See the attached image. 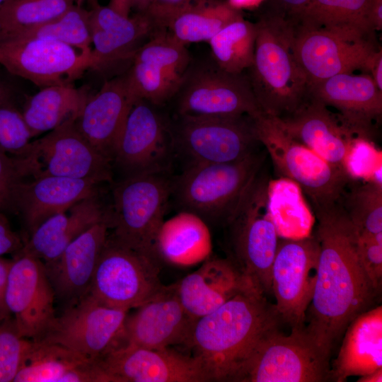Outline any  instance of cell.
Masks as SVG:
<instances>
[{"instance_id": "2e32d148", "label": "cell", "mask_w": 382, "mask_h": 382, "mask_svg": "<svg viewBox=\"0 0 382 382\" xmlns=\"http://www.w3.org/2000/svg\"><path fill=\"white\" fill-rule=\"evenodd\" d=\"M145 100L131 108L114 153V162L125 176L163 173L174 154L175 147L167 120Z\"/></svg>"}, {"instance_id": "9c48e42d", "label": "cell", "mask_w": 382, "mask_h": 382, "mask_svg": "<svg viewBox=\"0 0 382 382\" xmlns=\"http://www.w3.org/2000/svg\"><path fill=\"white\" fill-rule=\"evenodd\" d=\"M175 151L192 163L241 160L259 149L255 117L248 115H177L169 122Z\"/></svg>"}, {"instance_id": "52a82bcc", "label": "cell", "mask_w": 382, "mask_h": 382, "mask_svg": "<svg viewBox=\"0 0 382 382\" xmlns=\"http://www.w3.org/2000/svg\"><path fill=\"white\" fill-rule=\"evenodd\" d=\"M170 195L171 182L163 173L125 176L112 190L110 236L159 262L155 242Z\"/></svg>"}, {"instance_id": "4fadbf2b", "label": "cell", "mask_w": 382, "mask_h": 382, "mask_svg": "<svg viewBox=\"0 0 382 382\" xmlns=\"http://www.w3.org/2000/svg\"><path fill=\"white\" fill-rule=\"evenodd\" d=\"M0 65L38 87L72 83L92 67V55L50 39L0 37Z\"/></svg>"}, {"instance_id": "d4e9b609", "label": "cell", "mask_w": 382, "mask_h": 382, "mask_svg": "<svg viewBox=\"0 0 382 382\" xmlns=\"http://www.w3.org/2000/svg\"><path fill=\"white\" fill-rule=\"evenodd\" d=\"M92 67L101 71L126 59H132L144 40L154 34L146 17L139 13L125 16L98 1L88 10Z\"/></svg>"}, {"instance_id": "484cf974", "label": "cell", "mask_w": 382, "mask_h": 382, "mask_svg": "<svg viewBox=\"0 0 382 382\" xmlns=\"http://www.w3.org/2000/svg\"><path fill=\"white\" fill-rule=\"evenodd\" d=\"M252 285L255 284L237 265L227 259L210 257L197 270L175 283L184 308L195 320Z\"/></svg>"}, {"instance_id": "3957f363", "label": "cell", "mask_w": 382, "mask_h": 382, "mask_svg": "<svg viewBox=\"0 0 382 382\" xmlns=\"http://www.w3.org/2000/svg\"><path fill=\"white\" fill-rule=\"evenodd\" d=\"M255 24L253 62L245 73L262 112L282 118L301 105L309 84L294 53L291 23L262 13Z\"/></svg>"}, {"instance_id": "6da1fadb", "label": "cell", "mask_w": 382, "mask_h": 382, "mask_svg": "<svg viewBox=\"0 0 382 382\" xmlns=\"http://www.w3.org/2000/svg\"><path fill=\"white\" fill-rule=\"evenodd\" d=\"M320 252L317 278L303 330L330 360L347 326L370 309L379 291L360 261L358 233L338 203L315 212Z\"/></svg>"}, {"instance_id": "e0dca14e", "label": "cell", "mask_w": 382, "mask_h": 382, "mask_svg": "<svg viewBox=\"0 0 382 382\" xmlns=\"http://www.w3.org/2000/svg\"><path fill=\"white\" fill-rule=\"evenodd\" d=\"M55 296L44 262L19 251L11 262L6 303L19 334L40 340L56 318Z\"/></svg>"}, {"instance_id": "db71d44e", "label": "cell", "mask_w": 382, "mask_h": 382, "mask_svg": "<svg viewBox=\"0 0 382 382\" xmlns=\"http://www.w3.org/2000/svg\"><path fill=\"white\" fill-rule=\"evenodd\" d=\"M110 7L117 12L125 15L129 16L131 8V0H110L108 4Z\"/></svg>"}, {"instance_id": "83f0119b", "label": "cell", "mask_w": 382, "mask_h": 382, "mask_svg": "<svg viewBox=\"0 0 382 382\" xmlns=\"http://www.w3.org/2000/svg\"><path fill=\"white\" fill-rule=\"evenodd\" d=\"M13 382H110L95 359L61 345L32 340Z\"/></svg>"}, {"instance_id": "44dd1931", "label": "cell", "mask_w": 382, "mask_h": 382, "mask_svg": "<svg viewBox=\"0 0 382 382\" xmlns=\"http://www.w3.org/2000/svg\"><path fill=\"white\" fill-rule=\"evenodd\" d=\"M135 309L127 316L123 344L151 349L187 346L196 320L184 308L175 284L163 285Z\"/></svg>"}, {"instance_id": "8d00e7d4", "label": "cell", "mask_w": 382, "mask_h": 382, "mask_svg": "<svg viewBox=\"0 0 382 382\" xmlns=\"http://www.w3.org/2000/svg\"><path fill=\"white\" fill-rule=\"evenodd\" d=\"M76 0H7L0 6V37L18 35L51 21Z\"/></svg>"}, {"instance_id": "94428289", "label": "cell", "mask_w": 382, "mask_h": 382, "mask_svg": "<svg viewBox=\"0 0 382 382\" xmlns=\"http://www.w3.org/2000/svg\"><path fill=\"white\" fill-rule=\"evenodd\" d=\"M7 0H0V6L4 4L5 1H6Z\"/></svg>"}, {"instance_id": "603a6c76", "label": "cell", "mask_w": 382, "mask_h": 382, "mask_svg": "<svg viewBox=\"0 0 382 382\" xmlns=\"http://www.w3.org/2000/svg\"><path fill=\"white\" fill-rule=\"evenodd\" d=\"M275 118L294 139L330 163L342 168L353 141L361 138L343 122L337 112L331 111L309 92L294 112Z\"/></svg>"}, {"instance_id": "60d3db41", "label": "cell", "mask_w": 382, "mask_h": 382, "mask_svg": "<svg viewBox=\"0 0 382 382\" xmlns=\"http://www.w3.org/2000/svg\"><path fill=\"white\" fill-rule=\"evenodd\" d=\"M132 59L160 66L180 76L191 62L185 45L175 41L166 31L153 34L139 48Z\"/></svg>"}, {"instance_id": "d590c367", "label": "cell", "mask_w": 382, "mask_h": 382, "mask_svg": "<svg viewBox=\"0 0 382 382\" xmlns=\"http://www.w3.org/2000/svg\"><path fill=\"white\" fill-rule=\"evenodd\" d=\"M257 27L243 17L228 24L209 44L215 64L222 70L242 74L253 62Z\"/></svg>"}, {"instance_id": "7dc6e473", "label": "cell", "mask_w": 382, "mask_h": 382, "mask_svg": "<svg viewBox=\"0 0 382 382\" xmlns=\"http://www.w3.org/2000/svg\"><path fill=\"white\" fill-rule=\"evenodd\" d=\"M205 0H151L142 13L150 22L154 34L166 31L172 19L178 13Z\"/></svg>"}, {"instance_id": "f546056e", "label": "cell", "mask_w": 382, "mask_h": 382, "mask_svg": "<svg viewBox=\"0 0 382 382\" xmlns=\"http://www.w3.org/2000/svg\"><path fill=\"white\" fill-rule=\"evenodd\" d=\"M339 353L330 367L331 380L368 375L382 368V306L357 316L347 326Z\"/></svg>"}, {"instance_id": "bcb514c9", "label": "cell", "mask_w": 382, "mask_h": 382, "mask_svg": "<svg viewBox=\"0 0 382 382\" xmlns=\"http://www.w3.org/2000/svg\"><path fill=\"white\" fill-rule=\"evenodd\" d=\"M16 158L0 154V212H14L18 185L25 179Z\"/></svg>"}, {"instance_id": "b9f144b4", "label": "cell", "mask_w": 382, "mask_h": 382, "mask_svg": "<svg viewBox=\"0 0 382 382\" xmlns=\"http://www.w3.org/2000/svg\"><path fill=\"white\" fill-rule=\"evenodd\" d=\"M30 343L19 334L13 316L0 320V382H13Z\"/></svg>"}, {"instance_id": "7c38bea8", "label": "cell", "mask_w": 382, "mask_h": 382, "mask_svg": "<svg viewBox=\"0 0 382 382\" xmlns=\"http://www.w3.org/2000/svg\"><path fill=\"white\" fill-rule=\"evenodd\" d=\"M159 270L158 261L120 243L109 234L88 294L105 306L129 311L163 286Z\"/></svg>"}, {"instance_id": "ac0fdd59", "label": "cell", "mask_w": 382, "mask_h": 382, "mask_svg": "<svg viewBox=\"0 0 382 382\" xmlns=\"http://www.w3.org/2000/svg\"><path fill=\"white\" fill-rule=\"evenodd\" d=\"M293 29L294 53L309 86L357 70L368 74L370 60L381 48L376 37L351 38L325 30Z\"/></svg>"}, {"instance_id": "11a10c76", "label": "cell", "mask_w": 382, "mask_h": 382, "mask_svg": "<svg viewBox=\"0 0 382 382\" xmlns=\"http://www.w3.org/2000/svg\"><path fill=\"white\" fill-rule=\"evenodd\" d=\"M235 8L241 10L244 8H255L264 3L265 0H228Z\"/></svg>"}, {"instance_id": "7402d4cb", "label": "cell", "mask_w": 382, "mask_h": 382, "mask_svg": "<svg viewBox=\"0 0 382 382\" xmlns=\"http://www.w3.org/2000/svg\"><path fill=\"white\" fill-rule=\"evenodd\" d=\"M110 228L109 217L82 233L57 259L44 263L55 299L64 308L74 305L88 294Z\"/></svg>"}, {"instance_id": "ee69618b", "label": "cell", "mask_w": 382, "mask_h": 382, "mask_svg": "<svg viewBox=\"0 0 382 382\" xmlns=\"http://www.w3.org/2000/svg\"><path fill=\"white\" fill-rule=\"evenodd\" d=\"M382 168V151L374 141L356 139L343 163V168L353 180L372 181L375 172Z\"/></svg>"}, {"instance_id": "8fae6325", "label": "cell", "mask_w": 382, "mask_h": 382, "mask_svg": "<svg viewBox=\"0 0 382 382\" xmlns=\"http://www.w3.org/2000/svg\"><path fill=\"white\" fill-rule=\"evenodd\" d=\"M71 119L31 141L27 154L17 158L25 178L60 176L98 184L111 182L112 161L100 154Z\"/></svg>"}, {"instance_id": "f35d334b", "label": "cell", "mask_w": 382, "mask_h": 382, "mask_svg": "<svg viewBox=\"0 0 382 382\" xmlns=\"http://www.w3.org/2000/svg\"><path fill=\"white\" fill-rule=\"evenodd\" d=\"M12 36L50 39L69 45L83 54L92 55L88 10L78 4L51 21Z\"/></svg>"}, {"instance_id": "5bb4252c", "label": "cell", "mask_w": 382, "mask_h": 382, "mask_svg": "<svg viewBox=\"0 0 382 382\" xmlns=\"http://www.w3.org/2000/svg\"><path fill=\"white\" fill-rule=\"evenodd\" d=\"M128 313L105 306L88 294L56 316L39 340L61 345L98 361L124 343Z\"/></svg>"}, {"instance_id": "9f6ffc18", "label": "cell", "mask_w": 382, "mask_h": 382, "mask_svg": "<svg viewBox=\"0 0 382 382\" xmlns=\"http://www.w3.org/2000/svg\"><path fill=\"white\" fill-rule=\"evenodd\" d=\"M358 382H381L382 381V368L371 373L368 375L360 376Z\"/></svg>"}, {"instance_id": "4316f807", "label": "cell", "mask_w": 382, "mask_h": 382, "mask_svg": "<svg viewBox=\"0 0 382 382\" xmlns=\"http://www.w3.org/2000/svg\"><path fill=\"white\" fill-rule=\"evenodd\" d=\"M98 185L88 180L51 175L24 180L16 188V213L22 216L29 235L52 216L98 194Z\"/></svg>"}, {"instance_id": "836d02e7", "label": "cell", "mask_w": 382, "mask_h": 382, "mask_svg": "<svg viewBox=\"0 0 382 382\" xmlns=\"http://www.w3.org/2000/svg\"><path fill=\"white\" fill-rule=\"evenodd\" d=\"M267 209L279 238L299 240L312 235L315 217L294 181L284 177L269 180Z\"/></svg>"}, {"instance_id": "30bf717a", "label": "cell", "mask_w": 382, "mask_h": 382, "mask_svg": "<svg viewBox=\"0 0 382 382\" xmlns=\"http://www.w3.org/2000/svg\"><path fill=\"white\" fill-rule=\"evenodd\" d=\"M170 100L177 115L219 116L262 114L245 73L232 74L213 64H191Z\"/></svg>"}, {"instance_id": "ba28073f", "label": "cell", "mask_w": 382, "mask_h": 382, "mask_svg": "<svg viewBox=\"0 0 382 382\" xmlns=\"http://www.w3.org/2000/svg\"><path fill=\"white\" fill-rule=\"evenodd\" d=\"M268 182L262 168L226 223L237 265L265 294L272 292V268L279 241L267 209Z\"/></svg>"}, {"instance_id": "ab89813d", "label": "cell", "mask_w": 382, "mask_h": 382, "mask_svg": "<svg viewBox=\"0 0 382 382\" xmlns=\"http://www.w3.org/2000/svg\"><path fill=\"white\" fill-rule=\"evenodd\" d=\"M125 73L135 98L156 106L170 101L181 78L160 66L135 59Z\"/></svg>"}, {"instance_id": "d6a6232c", "label": "cell", "mask_w": 382, "mask_h": 382, "mask_svg": "<svg viewBox=\"0 0 382 382\" xmlns=\"http://www.w3.org/2000/svg\"><path fill=\"white\" fill-rule=\"evenodd\" d=\"M89 96L87 88L73 83L41 88L28 99L21 112L32 137L76 119Z\"/></svg>"}, {"instance_id": "5b68a950", "label": "cell", "mask_w": 382, "mask_h": 382, "mask_svg": "<svg viewBox=\"0 0 382 382\" xmlns=\"http://www.w3.org/2000/svg\"><path fill=\"white\" fill-rule=\"evenodd\" d=\"M278 323L253 342L230 381L323 382L331 380L330 360L305 333L292 329L281 333Z\"/></svg>"}, {"instance_id": "1f68e13d", "label": "cell", "mask_w": 382, "mask_h": 382, "mask_svg": "<svg viewBox=\"0 0 382 382\" xmlns=\"http://www.w3.org/2000/svg\"><path fill=\"white\" fill-rule=\"evenodd\" d=\"M371 0H309L289 22L294 28L319 30L351 38L376 37L368 13Z\"/></svg>"}, {"instance_id": "e575fe53", "label": "cell", "mask_w": 382, "mask_h": 382, "mask_svg": "<svg viewBox=\"0 0 382 382\" xmlns=\"http://www.w3.org/2000/svg\"><path fill=\"white\" fill-rule=\"evenodd\" d=\"M242 17L241 11L228 1L205 0L175 16L166 32L175 41L185 46L189 43L209 42L228 24Z\"/></svg>"}, {"instance_id": "816d5d0a", "label": "cell", "mask_w": 382, "mask_h": 382, "mask_svg": "<svg viewBox=\"0 0 382 382\" xmlns=\"http://www.w3.org/2000/svg\"><path fill=\"white\" fill-rule=\"evenodd\" d=\"M368 74L372 77L377 87L382 91V49L379 48L372 56Z\"/></svg>"}, {"instance_id": "7bdbcfd3", "label": "cell", "mask_w": 382, "mask_h": 382, "mask_svg": "<svg viewBox=\"0 0 382 382\" xmlns=\"http://www.w3.org/2000/svg\"><path fill=\"white\" fill-rule=\"evenodd\" d=\"M33 139L19 112L10 103L0 105V154L13 158L25 156Z\"/></svg>"}, {"instance_id": "277c9868", "label": "cell", "mask_w": 382, "mask_h": 382, "mask_svg": "<svg viewBox=\"0 0 382 382\" xmlns=\"http://www.w3.org/2000/svg\"><path fill=\"white\" fill-rule=\"evenodd\" d=\"M267 155L258 149L233 162L187 164L171 182V195L180 211L195 214L207 223L226 224Z\"/></svg>"}, {"instance_id": "6f0895ef", "label": "cell", "mask_w": 382, "mask_h": 382, "mask_svg": "<svg viewBox=\"0 0 382 382\" xmlns=\"http://www.w3.org/2000/svg\"><path fill=\"white\" fill-rule=\"evenodd\" d=\"M151 0H131V8L135 13H142L147 8Z\"/></svg>"}, {"instance_id": "9a60e30c", "label": "cell", "mask_w": 382, "mask_h": 382, "mask_svg": "<svg viewBox=\"0 0 382 382\" xmlns=\"http://www.w3.org/2000/svg\"><path fill=\"white\" fill-rule=\"evenodd\" d=\"M320 245L316 237L282 238L272 268V291L280 318L292 329L305 327L306 312L315 289Z\"/></svg>"}, {"instance_id": "8992f818", "label": "cell", "mask_w": 382, "mask_h": 382, "mask_svg": "<svg viewBox=\"0 0 382 382\" xmlns=\"http://www.w3.org/2000/svg\"><path fill=\"white\" fill-rule=\"evenodd\" d=\"M258 141L281 177L299 185L315 212L332 207L353 181L345 170L330 163L291 137L275 117L263 113L255 117Z\"/></svg>"}, {"instance_id": "7a4b0ae2", "label": "cell", "mask_w": 382, "mask_h": 382, "mask_svg": "<svg viewBox=\"0 0 382 382\" xmlns=\"http://www.w3.org/2000/svg\"><path fill=\"white\" fill-rule=\"evenodd\" d=\"M265 295L250 286L195 320L187 346L210 381H230L259 335L280 320Z\"/></svg>"}, {"instance_id": "681fc988", "label": "cell", "mask_w": 382, "mask_h": 382, "mask_svg": "<svg viewBox=\"0 0 382 382\" xmlns=\"http://www.w3.org/2000/svg\"><path fill=\"white\" fill-rule=\"evenodd\" d=\"M309 0H265L266 9L263 13L292 20Z\"/></svg>"}, {"instance_id": "c3c4849f", "label": "cell", "mask_w": 382, "mask_h": 382, "mask_svg": "<svg viewBox=\"0 0 382 382\" xmlns=\"http://www.w3.org/2000/svg\"><path fill=\"white\" fill-rule=\"evenodd\" d=\"M24 241L13 231L5 214L0 212V256L16 255L23 248Z\"/></svg>"}, {"instance_id": "680465c9", "label": "cell", "mask_w": 382, "mask_h": 382, "mask_svg": "<svg viewBox=\"0 0 382 382\" xmlns=\"http://www.w3.org/2000/svg\"><path fill=\"white\" fill-rule=\"evenodd\" d=\"M10 92L8 87L0 80V105L9 103Z\"/></svg>"}, {"instance_id": "f5cc1de1", "label": "cell", "mask_w": 382, "mask_h": 382, "mask_svg": "<svg viewBox=\"0 0 382 382\" xmlns=\"http://www.w3.org/2000/svg\"><path fill=\"white\" fill-rule=\"evenodd\" d=\"M368 18L374 30L376 32L382 30V0H371Z\"/></svg>"}, {"instance_id": "91938a15", "label": "cell", "mask_w": 382, "mask_h": 382, "mask_svg": "<svg viewBox=\"0 0 382 382\" xmlns=\"http://www.w3.org/2000/svg\"><path fill=\"white\" fill-rule=\"evenodd\" d=\"M84 1H85V0H76V4L82 6V4H83V3ZM89 1H91V4L98 1L97 0H89Z\"/></svg>"}, {"instance_id": "f6af8a7d", "label": "cell", "mask_w": 382, "mask_h": 382, "mask_svg": "<svg viewBox=\"0 0 382 382\" xmlns=\"http://www.w3.org/2000/svg\"><path fill=\"white\" fill-rule=\"evenodd\" d=\"M358 252L367 276L379 291L382 280V232L374 235H358Z\"/></svg>"}, {"instance_id": "d6986e66", "label": "cell", "mask_w": 382, "mask_h": 382, "mask_svg": "<svg viewBox=\"0 0 382 382\" xmlns=\"http://www.w3.org/2000/svg\"><path fill=\"white\" fill-rule=\"evenodd\" d=\"M97 361L110 382L210 381L197 358L170 347L122 344Z\"/></svg>"}, {"instance_id": "f1b7e54d", "label": "cell", "mask_w": 382, "mask_h": 382, "mask_svg": "<svg viewBox=\"0 0 382 382\" xmlns=\"http://www.w3.org/2000/svg\"><path fill=\"white\" fill-rule=\"evenodd\" d=\"M110 213V209L103 207L98 194L85 198L40 224L25 239L21 251L44 263L50 262L82 233L108 219Z\"/></svg>"}, {"instance_id": "74e56055", "label": "cell", "mask_w": 382, "mask_h": 382, "mask_svg": "<svg viewBox=\"0 0 382 382\" xmlns=\"http://www.w3.org/2000/svg\"><path fill=\"white\" fill-rule=\"evenodd\" d=\"M339 204L359 236L382 232V185L370 181L353 180Z\"/></svg>"}, {"instance_id": "f907efd6", "label": "cell", "mask_w": 382, "mask_h": 382, "mask_svg": "<svg viewBox=\"0 0 382 382\" xmlns=\"http://www.w3.org/2000/svg\"><path fill=\"white\" fill-rule=\"evenodd\" d=\"M12 260L0 256V320L12 316L6 303V291Z\"/></svg>"}, {"instance_id": "4dcf8cb0", "label": "cell", "mask_w": 382, "mask_h": 382, "mask_svg": "<svg viewBox=\"0 0 382 382\" xmlns=\"http://www.w3.org/2000/svg\"><path fill=\"white\" fill-rule=\"evenodd\" d=\"M212 250V237L207 223L187 211H180L164 220L155 242L158 260L179 267L204 262L210 257Z\"/></svg>"}, {"instance_id": "cb8c5ba5", "label": "cell", "mask_w": 382, "mask_h": 382, "mask_svg": "<svg viewBox=\"0 0 382 382\" xmlns=\"http://www.w3.org/2000/svg\"><path fill=\"white\" fill-rule=\"evenodd\" d=\"M125 73L104 82L90 96L75 122L82 136L112 162L115 148L134 102Z\"/></svg>"}, {"instance_id": "ffe728a7", "label": "cell", "mask_w": 382, "mask_h": 382, "mask_svg": "<svg viewBox=\"0 0 382 382\" xmlns=\"http://www.w3.org/2000/svg\"><path fill=\"white\" fill-rule=\"evenodd\" d=\"M309 93L335 109L359 137L374 141L382 117V91L370 74H337L311 84Z\"/></svg>"}]
</instances>
